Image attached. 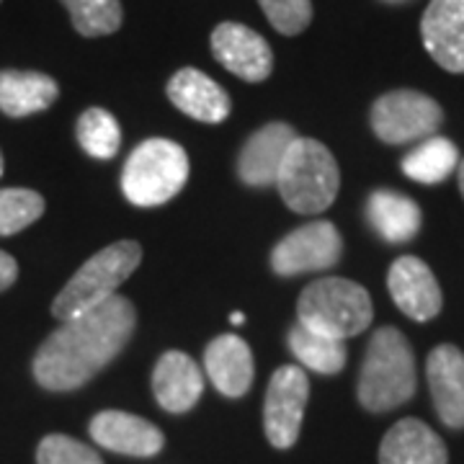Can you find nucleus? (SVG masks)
<instances>
[{
	"label": "nucleus",
	"instance_id": "nucleus-1",
	"mask_svg": "<svg viewBox=\"0 0 464 464\" xmlns=\"http://www.w3.org/2000/svg\"><path fill=\"white\" fill-rule=\"evenodd\" d=\"M134 325V304L121 295L67 320L36 351L34 380L52 392L83 387L127 348Z\"/></svg>",
	"mask_w": 464,
	"mask_h": 464
},
{
	"label": "nucleus",
	"instance_id": "nucleus-2",
	"mask_svg": "<svg viewBox=\"0 0 464 464\" xmlns=\"http://www.w3.org/2000/svg\"><path fill=\"white\" fill-rule=\"evenodd\" d=\"M415 384V356L408 338L392 325L374 331L359 374V402L372 413H387L413 398Z\"/></svg>",
	"mask_w": 464,
	"mask_h": 464
},
{
	"label": "nucleus",
	"instance_id": "nucleus-3",
	"mask_svg": "<svg viewBox=\"0 0 464 464\" xmlns=\"http://www.w3.org/2000/svg\"><path fill=\"white\" fill-rule=\"evenodd\" d=\"M284 204L297 215H320L341 188V170L333 152L313 137H297L284 158L276 183Z\"/></svg>",
	"mask_w": 464,
	"mask_h": 464
},
{
	"label": "nucleus",
	"instance_id": "nucleus-4",
	"mask_svg": "<svg viewBox=\"0 0 464 464\" xmlns=\"http://www.w3.org/2000/svg\"><path fill=\"white\" fill-rule=\"evenodd\" d=\"M140 261L142 248L134 240H119L106 246L93 258H88L63 286V292L52 302V315L67 323L109 302L116 297V289L137 271Z\"/></svg>",
	"mask_w": 464,
	"mask_h": 464
},
{
	"label": "nucleus",
	"instance_id": "nucleus-5",
	"mask_svg": "<svg viewBox=\"0 0 464 464\" xmlns=\"http://www.w3.org/2000/svg\"><path fill=\"white\" fill-rule=\"evenodd\" d=\"M297 317L299 325L310 331L346 341L372 325L374 307L362 284L341 276H325L304 286L297 299Z\"/></svg>",
	"mask_w": 464,
	"mask_h": 464
},
{
	"label": "nucleus",
	"instance_id": "nucleus-6",
	"mask_svg": "<svg viewBox=\"0 0 464 464\" xmlns=\"http://www.w3.org/2000/svg\"><path fill=\"white\" fill-rule=\"evenodd\" d=\"M188 181V155L173 140H145L127 158L121 170V191L134 207L168 204Z\"/></svg>",
	"mask_w": 464,
	"mask_h": 464
},
{
	"label": "nucleus",
	"instance_id": "nucleus-7",
	"mask_svg": "<svg viewBox=\"0 0 464 464\" xmlns=\"http://www.w3.org/2000/svg\"><path fill=\"white\" fill-rule=\"evenodd\" d=\"M369 121L382 142L408 145L423 142L439 132L444 121V109L420 91L400 88L374 101Z\"/></svg>",
	"mask_w": 464,
	"mask_h": 464
},
{
	"label": "nucleus",
	"instance_id": "nucleus-8",
	"mask_svg": "<svg viewBox=\"0 0 464 464\" xmlns=\"http://www.w3.org/2000/svg\"><path fill=\"white\" fill-rule=\"evenodd\" d=\"M310 398V380L299 366H279L266 390L264 429L271 447L289 449L297 444L302 418Z\"/></svg>",
	"mask_w": 464,
	"mask_h": 464
},
{
	"label": "nucleus",
	"instance_id": "nucleus-9",
	"mask_svg": "<svg viewBox=\"0 0 464 464\" xmlns=\"http://www.w3.org/2000/svg\"><path fill=\"white\" fill-rule=\"evenodd\" d=\"M343 240L328 219L302 225L282 237L271 250V268L279 276H297L310 271H328L341 261Z\"/></svg>",
	"mask_w": 464,
	"mask_h": 464
},
{
	"label": "nucleus",
	"instance_id": "nucleus-10",
	"mask_svg": "<svg viewBox=\"0 0 464 464\" xmlns=\"http://www.w3.org/2000/svg\"><path fill=\"white\" fill-rule=\"evenodd\" d=\"M217 63L246 83H264L274 70V52L264 36L246 24L225 21L212 32Z\"/></svg>",
	"mask_w": 464,
	"mask_h": 464
},
{
	"label": "nucleus",
	"instance_id": "nucleus-11",
	"mask_svg": "<svg viewBox=\"0 0 464 464\" xmlns=\"http://www.w3.org/2000/svg\"><path fill=\"white\" fill-rule=\"evenodd\" d=\"M387 289L400 307V313L415 323H429L441 313V304H444L441 286L436 282L431 268L415 256H402L390 266Z\"/></svg>",
	"mask_w": 464,
	"mask_h": 464
},
{
	"label": "nucleus",
	"instance_id": "nucleus-12",
	"mask_svg": "<svg viewBox=\"0 0 464 464\" xmlns=\"http://www.w3.org/2000/svg\"><path fill=\"white\" fill-rule=\"evenodd\" d=\"M423 47L447 72H464V0H431L420 18Z\"/></svg>",
	"mask_w": 464,
	"mask_h": 464
},
{
	"label": "nucleus",
	"instance_id": "nucleus-13",
	"mask_svg": "<svg viewBox=\"0 0 464 464\" xmlns=\"http://www.w3.org/2000/svg\"><path fill=\"white\" fill-rule=\"evenodd\" d=\"M426 377L431 387L439 420L459 431L464 429V353L451 343H441L429 353Z\"/></svg>",
	"mask_w": 464,
	"mask_h": 464
},
{
	"label": "nucleus",
	"instance_id": "nucleus-14",
	"mask_svg": "<svg viewBox=\"0 0 464 464\" xmlns=\"http://www.w3.org/2000/svg\"><path fill=\"white\" fill-rule=\"evenodd\" d=\"M297 137L299 134L284 121H271L258 132L250 134L248 142L240 150V158H237V173H240L243 183L256 186V188L274 186L284 158Z\"/></svg>",
	"mask_w": 464,
	"mask_h": 464
},
{
	"label": "nucleus",
	"instance_id": "nucleus-15",
	"mask_svg": "<svg viewBox=\"0 0 464 464\" xmlns=\"http://www.w3.org/2000/svg\"><path fill=\"white\" fill-rule=\"evenodd\" d=\"M91 436L99 447L127 457H155L166 444V436L158 426L124 411H103L96 415L91 420Z\"/></svg>",
	"mask_w": 464,
	"mask_h": 464
},
{
	"label": "nucleus",
	"instance_id": "nucleus-16",
	"mask_svg": "<svg viewBox=\"0 0 464 464\" xmlns=\"http://www.w3.org/2000/svg\"><path fill=\"white\" fill-rule=\"evenodd\" d=\"M166 93L179 111L197 119V121H204V124H219L232 111V101L227 91L197 67L179 70L168 81Z\"/></svg>",
	"mask_w": 464,
	"mask_h": 464
},
{
	"label": "nucleus",
	"instance_id": "nucleus-17",
	"mask_svg": "<svg viewBox=\"0 0 464 464\" xmlns=\"http://www.w3.org/2000/svg\"><path fill=\"white\" fill-rule=\"evenodd\" d=\"M152 392L168 413H188L204 392V374L183 351H166L152 369Z\"/></svg>",
	"mask_w": 464,
	"mask_h": 464
},
{
	"label": "nucleus",
	"instance_id": "nucleus-18",
	"mask_svg": "<svg viewBox=\"0 0 464 464\" xmlns=\"http://www.w3.org/2000/svg\"><path fill=\"white\" fill-rule=\"evenodd\" d=\"M204 369L217 390L225 398H243L253 384L256 366H253V351L235 333L217 335L215 341L204 351Z\"/></svg>",
	"mask_w": 464,
	"mask_h": 464
},
{
	"label": "nucleus",
	"instance_id": "nucleus-19",
	"mask_svg": "<svg viewBox=\"0 0 464 464\" xmlns=\"http://www.w3.org/2000/svg\"><path fill=\"white\" fill-rule=\"evenodd\" d=\"M380 464H449V451L423 420L402 418L382 439Z\"/></svg>",
	"mask_w": 464,
	"mask_h": 464
},
{
	"label": "nucleus",
	"instance_id": "nucleus-20",
	"mask_svg": "<svg viewBox=\"0 0 464 464\" xmlns=\"http://www.w3.org/2000/svg\"><path fill=\"white\" fill-rule=\"evenodd\" d=\"M366 219H369L372 230L390 246H402V243L413 240L423 225L420 207L411 197H405L400 191H390V188H377L369 197Z\"/></svg>",
	"mask_w": 464,
	"mask_h": 464
},
{
	"label": "nucleus",
	"instance_id": "nucleus-21",
	"mask_svg": "<svg viewBox=\"0 0 464 464\" xmlns=\"http://www.w3.org/2000/svg\"><path fill=\"white\" fill-rule=\"evenodd\" d=\"M60 96L54 78L36 70H0V111L11 119L39 114Z\"/></svg>",
	"mask_w": 464,
	"mask_h": 464
},
{
	"label": "nucleus",
	"instance_id": "nucleus-22",
	"mask_svg": "<svg viewBox=\"0 0 464 464\" xmlns=\"http://www.w3.org/2000/svg\"><path fill=\"white\" fill-rule=\"evenodd\" d=\"M457 168H459V150L451 140L439 134L423 140L402 158V173L413 181L429 183V186L447 181Z\"/></svg>",
	"mask_w": 464,
	"mask_h": 464
},
{
	"label": "nucleus",
	"instance_id": "nucleus-23",
	"mask_svg": "<svg viewBox=\"0 0 464 464\" xmlns=\"http://www.w3.org/2000/svg\"><path fill=\"white\" fill-rule=\"evenodd\" d=\"M286 341L299 364L313 369L317 374H338L346 366V343L325 333L310 331L297 323L289 331Z\"/></svg>",
	"mask_w": 464,
	"mask_h": 464
},
{
	"label": "nucleus",
	"instance_id": "nucleus-24",
	"mask_svg": "<svg viewBox=\"0 0 464 464\" xmlns=\"http://www.w3.org/2000/svg\"><path fill=\"white\" fill-rule=\"evenodd\" d=\"M60 3L70 14L75 32L85 39L119 32V26L124 21L121 0H60Z\"/></svg>",
	"mask_w": 464,
	"mask_h": 464
},
{
	"label": "nucleus",
	"instance_id": "nucleus-25",
	"mask_svg": "<svg viewBox=\"0 0 464 464\" xmlns=\"http://www.w3.org/2000/svg\"><path fill=\"white\" fill-rule=\"evenodd\" d=\"M75 134H78L81 148L96 160H111L121 145L119 121L114 119V114H109L106 109H99V106L85 109L78 119Z\"/></svg>",
	"mask_w": 464,
	"mask_h": 464
},
{
	"label": "nucleus",
	"instance_id": "nucleus-26",
	"mask_svg": "<svg viewBox=\"0 0 464 464\" xmlns=\"http://www.w3.org/2000/svg\"><path fill=\"white\" fill-rule=\"evenodd\" d=\"M44 197L32 188H0V235H16L44 215Z\"/></svg>",
	"mask_w": 464,
	"mask_h": 464
},
{
	"label": "nucleus",
	"instance_id": "nucleus-27",
	"mask_svg": "<svg viewBox=\"0 0 464 464\" xmlns=\"http://www.w3.org/2000/svg\"><path fill=\"white\" fill-rule=\"evenodd\" d=\"M36 464H103L91 447L65 433H50L36 449Z\"/></svg>",
	"mask_w": 464,
	"mask_h": 464
},
{
	"label": "nucleus",
	"instance_id": "nucleus-28",
	"mask_svg": "<svg viewBox=\"0 0 464 464\" xmlns=\"http://www.w3.org/2000/svg\"><path fill=\"white\" fill-rule=\"evenodd\" d=\"M268 24L284 36H297L313 21V0H258Z\"/></svg>",
	"mask_w": 464,
	"mask_h": 464
},
{
	"label": "nucleus",
	"instance_id": "nucleus-29",
	"mask_svg": "<svg viewBox=\"0 0 464 464\" xmlns=\"http://www.w3.org/2000/svg\"><path fill=\"white\" fill-rule=\"evenodd\" d=\"M18 279L16 258L5 250H0V292H5L8 286H14Z\"/></svg>",
	"mask_w": 464,
	"mask_h": 464
},
{
	"label": "nucleus",
	"instance_id": "nucleus-30",
	"mask_svg": "<svg viewBox=\"0 0 464 464\" xmlns=\"http://www.w3.org/2000/svg\"><path fill=\"white\" fill-rule=\"evenodd\" d=\"M457 179H459V191L464 197V160H459V168H457Z\"/></svg>",
	"mask_w": 464,
	"mask_h": 464
},
{
	"label": "nucleus",
	"instance_id": "nucleus-31",
	"mask_svg": "<svg viewBox=\"0 0 464 464\" xmlns=\"http://www.w3.org/2000/svg\"><path fill=\"white\" fill-rule=\"evenodd\" d=\"M230 320H232V323H235V325H240V323H246V317L240 315V313H232Z\"/></svg>",
	"mask_w": 464,
	"mask_h": 464
},
{
	"label": "nucleus",
	"instance_id": "nucleus-32",
	"mask_svg": "<svg viewBox=\"0 0 464 464\" xmlns=\"http://www.w3.org/2000/svg\"><path fill=\"white\" fill-rule=\"evenodd\" d=\"M0 176H3V152H0Z\"/></svg>",
	"mask_w": 464,
	"mask_h": 464
},
{
	"label": "nucleus",
	"instance_id": "nucleus-33",
	"mask_svg": "<svg viewBox=\"0 0 464 464\" xmlns=\"http://www.w3.org/2000/svg\"><path fill=\"white\" fill-rule=\"evenodd\" d=\"M0 3H3V0H0Z\"/></svg>",
	"mask_w": 464,
	"mask_h": 464
}]
</instances>
